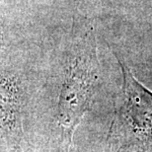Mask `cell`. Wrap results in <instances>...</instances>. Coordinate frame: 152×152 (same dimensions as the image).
<instances>
[{"label": "cell", "instance_id": "cell-3", "mask_svg": "<svg viewBox=\"0 0 152 152\" xmlns=\"http://www.w3.org/2000/svg\"><path fill=\"white\" fill-rule=\"evenodd\" d=\"M23 88L17 75L0 72V129L16 134L20 132Z\"/></svg>", "mask_w": 152, "mask_h": 152}, {"label": "cell", "instance_id": "cell-1", "mask_svg": "<svg viewBox=\"0 0 152 152\" xmlns=\"http://www.w3.org/2000/svg\"><path fill=\"white\" fill-rule=\"evenodd\" d=\"M99 82L95 26L88 18L78 17L67 44L57 101V124L66 152L70 150L76 127L92 105Z\"/></svg>", "mask_w": 152, "mask_h": 152}, {"label": "cell", "instance_id": "cell-2", "mask_svg": "<svg viewBox=\"0 0 152 152\" xmlns=\"http://www.w3.org/2000/svg\"><path fill=\"white\" fill-rule=\"evenodd\" d=\"M118 58L123 73L121 104L109 137L127 152L152 148V91L141 84L124 61Z\"/></svg>", "mask_w": 152, "mask_h": 152}, {"label": "cell", "instance_id": "cell-4", "mask_svg": "<svg viewBox=\"0 0 152 152\" xmlns=\"http://www.w3.org/2000/svg\"><path fill=\"white\" fill-rule=\"evenodd\" d=\"M6 33H7V29H6L4 18L0 13V48L6 45V39H7Z\"/></svg>", "mask_w": 152, "mask_h": 152}, {"label": "cell", "instance_id": "cell-5", "mask_svg": "<svg viewBox=\"0 0 152 152\" xmlns=\"http://www.w3.org/2000/svg\"><path fill=\"white\" fill-rule=\"evenodd\" d=\"M134 152H152V148H149V149H145V150H141V151H134Z\"/></svg>", "mask_w": 152, "mask_h": 152}]
</instances>
